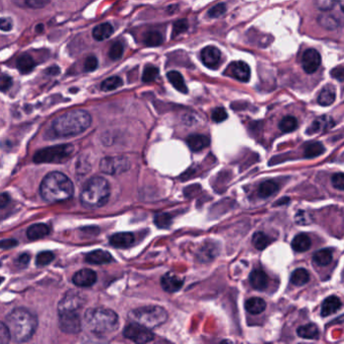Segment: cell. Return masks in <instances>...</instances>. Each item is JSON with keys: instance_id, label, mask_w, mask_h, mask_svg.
Returning a JSON list of instances; mask_svg holds the SVG:
<instances>
[{"instance_id": "6da1fadb", "label": "cell", "mask_w": 344, "mask_h": 344, "mask_svg": "<svg viewBox=\"0 0 344 344\" xmlns=\"http://www.w3.org/2000/svg\"><path fill=\"white\" fill-rule=\"evenodd\" d=\"M91 115L82 109L72 110L59 116L52 124V133L57 138H70L84 133L91 124Z\"/></svg>"}, {"instance_id": "7a4b0ae2", "label": "cell", "mask_w": 344, "mask_h": 344, "mask_svg": "<svg viewBox=\"0 0 344 344\" xmlns=\"http://www.w3.org/2000/svg\"><path fill=\"white\" fill-rule=\"evenodd\" d=\"M6 326L10 338L15 342L28 341L37 327L36 318L23 308L14 309L6 317Z\"/></svg>"}, {"instance_id": "3957f363", "label": "cell", "mask_w": 344, "mask_h": 344, "mask_svg": "<svg viewBox=\"0 0 344 344\" xmlns=\"http://www.w3.org/2000/svg\"><path fill=\"white\" fill-rule=\"evenodd\" d=\"M40 195L50 203L63 202L70 199L74 193L72 181L63 173L48 174L40 184Z\"/></svg>"}, {"instance_id": "277c9868", "label": "cell", "mask_w": 344, "mask_h": 344, "mask_svg": "<svg viewBox=\"0 0 344 344\" xmlns=\"http://www.w3.org/2000/svg\"><path fill=\"white\" fill-rule=\"evenodd\" d=\"M84 323L90 332L104 335L117 329L118 316L114 311L107 308H92L86 311Z\"/></svg>"}, {"instance_id": "5b68a950", "label": "cell", "mask_w": 344, "mask_h": 344, "mask_svg": "<svg viewBox=\"0 0 344 344\" xmlns=\"http://www.w3.org/2000/svg\"><path fill=\"white\" fill-rule=\"evenodd\" d=\"M110 196V187L103 177L91 178L83 187L80 195L81 204L86 208H99L103 206Z\"/></svg>"}, {"instance_id": "8992f818", "label": "cell", "mask_w": 344, "mask_h": 344, "mask_svg": "<svg viewBox=\"0 0 344 344\" xmlns=\"http://www.w3.org/2000/svg\"><path fill=\"white\" fill-rule=\"evenodd\" d=\"M133 322L153 329L163 325L168 319L167 311L160 306H145L133 310L128 314Z\"/></svg>"}, {"instance_id": "52a82bcc", "label": "cell", "mask_w": 344, "mask_h": 344, "mask_svg": "<svg viewBox=\"0 0 344 344\" xmlns=\"http://www.w3.org/2000/svg\"><path fill=\"white\" fill-rule=\"evenodd\" d=\"M74 148L71 145H61L39 150L33 156V162L36 164L44 163H63L66 162L73 154Z\"/></svg>"}, {"instance_id": "ba28073f", "label": "cell", "mask_w": 344, "mask_h": 344, "mask_svg": "<svg viewBox=\"0 0 344 344\" xmlns=\"http://www.w3.org/2000/svg\"><path fill=\"white\" fill-rule=\"evenodd\" d=\"M123 335L125 338L136 343H148L155 339V335L150 328H147L136 322L128 324L124 328Z\"/></svg>"}, {"instance_id": "9c48e42d", "label": "cell", "mask_w": 344, "mask_h": 344, "mask_svg": "<svg viewBox=\"0 0 344 344\" xmlns=\"http://www.w3.org/2000/svg\"><path fill=\"white\" fill-rule=\"evenodd\" d=\"M131 163L125 157H107L100 162L101 172L108 175H119L128 171Z\"/></svg>"}, {"instance_id": "30bf717a", "label": "cell", "mask_w": 344, "mask_h": 344, "mask_svg": "<svg viewBox=\"0 0 344 344\" xmlns=\"http://www.w3.org/2000/svg\"><path fill=\"white\" fill-rule=\"evenodd\" d=\"M84 302L85 297L83 294L77 291H70L59 303L58 312L59 314L66 312H78V310L84 305Z\"/></svg>"}, {"instance_id": "8fae6325", "label": "cell", "mask_w": 344, "mask_h": 344, "mask_svg": "<svg viewBox=\"0 0 344 344\" xmlns=\"http://www.w3.org/2000/svg\"><path fill=\"white\" fill-rule=\"evenodd\" d=\"M59 326L68 334H76L81 331L82 323L78 312H66L59 314Z\"/></svg>"}, {"instance_id": "7c38bea8", "label": "cell", "mask_w": 344, "mask_h": 344, "mask_svg": "<svg viewBox=\"0 0 344 344\" xmlns=\"http://www.w3.org/2000/svg\"><path fill=\"white\" fill-rule=\"evenodd\" d=\"M224 75L231 77L240 82H247L250 78V69L247 64L242 61L230 63L224 71Z\"/></svg>"}, {"instance_id": "4fadbf2b", "label": "cell", "mask_w": 344, "mask_h": 344, "mask_svg": "<svg viewBox=\"0 0 344 344\" xmlns=\"http://www.w3.org/2000/svg\"><path fill=\"white\" fill-rule=\"evenodd\" d=\"M321 64L320 54L314 49H308L302 57V67L307 74L315 73Z\"/></svg>"}, {"instance_id": "5bb4252c", "label": "cell", "mask_w": 344, "mask_h": 344, "mask_svg": "<svg viewBox=\"0 0 344 344\" xmlns=\"http://www.w3.org/2000/svg\"><path fill=\"white\" fill-rule=\"evenodd\" d=\"M200 57H201L202 63L210 69L218 68V66L221 63V53H220V51L217 48L212 47V46L204 48L201 51Z\"/></svg>"}, {"instance_id": "9a60e30c", "label": "cell", "mask_w": 344, "mask_h": 344, "mask_svg": "<svg viewBox=\"0 0 344 344\" xmlns=\"http://www.w3.org/2000/svg\"><path fill=\"white\" fill-rule=\"evenodd\" d=\"M97 281V276L95 272L89 269H83L78 271L73 277V283L77 287L87 288L93 286Z\"/></svg>"}, {"instance_id": "2e32d148", "label": "cell", "mask_w": 344, "mask_h": 344, "mask_svg": "<svg viewBox=\"0 0 344 344\" xmlns=\"http://www.w3.org/2000/svg\"><path fill=\"white\" fill-rule=\"evenodd\" d=\"M249 283L253 289L264 291L269 286V277L262 269H254L249 275Z\"/></svg>"}, {"instance_id": "e0dca14e", "label": "cell", "mask_w": 344, "mask_h": 344, "mask_svg": "<svg viewBox=\"0 0 344 344\" xmlns=\"http://www.w3.org/2000/svg\"><path fill=\"white\" fill-rule=\"evenodd\" d=\"M183 284L184 281L174 273L166 274L161 280V285L163 289L168 293H175L179 291L182 288Z\"/></svg>"}, {"instance_id": "ac0fdd59", "label": "cell", "mask_w": 344, "mask_h": 344, "mask_svg": "<svg viewBox=\"0 0 344 344\" xmlns=\"http://www.w3.org/2000/svg\"><path fill=\"white\" fill-rule=\"evenodd\" d=\"M110 244L117 248H127L135 243V235L131 232H120L113 234L110 239Z\"/></svg>"}, {"instance_id": "d6986e66", "label": "cell", "mask_w": 344, "mask_h": 344, "mask_svg": "<svg viewBox=\"0 0 344 344\" xmlns=\"http://www.w3.org/2000/svg\"><path fill=\"white\" fill-rule=\"evenodd\" d=\"M342 307L341 300L336 296H330L324 300L321 306V315L323 317L336 313Z\"/></svg>"}, {"instance_id": "ffe728a7", "label": "cell", "mask_w": 344, "mask_h": 344, "mask_svg": "<svg viewBox=\"0 0 344 344\" xmlns=\"http://www.w3.org/2000/svg\"><path fill=\"white\" fill-rule=\"evenodd\" d=\"M210 140L204 135H192L187 139V145L193 152H199L208 147Z\"/></svg>"}, {"instance_id": "44dd1931", "label": "cell", "mask_w": 344, "mask_h": 344, "mask_svg": "<svg viewBox=\"0 0 344 344\" xmlns=\"http://www.w3.org/2000/svg\"><path fill=\"white\" fill-rule=\"evenodd\" d=\"M334 125V121L329 116H321L317 118L307 130L308 135H314L325 130H329Z\"/></svg>"}, {"instance_id": "7402d4cb", "label": "cell", "mask_w": 344, "mask_h": 344, "mask_svg": "<svg viewBox=\"0 0 344 344\" xmlns=\"http://www.w3.org/2000/svg\"><path fill=\"white\" fill-rule=\"evenodd\" d=\"M113 261L111 254L104 250H94L86 255V262L92 265H104Z\"/></svg>"}, {"instance_id": "603a6c76", "label": "cell", "mask_w": 344, "mask_h": 344, "mask_svg": "<svg viewBox=\"0 0 344 344\" xmlns=\"http://www.w3.org/2000/svg\"><path fill=\"white\" fill-rule=\"evenodd\" d=\"M335 98H336L335 88L332 85H327L321 90L318 96V103L321 106H329L332 103H334Z\"/></svg>"}, {"instance_id": "cb8c5ba5", "label": "cell", "mask_w": 344, "mask_h": 344, "mask_svg": "<svg viewBox=\"0 0 344 344\" xmlns=\"http://www.w3.org/2000/svg\"><path fill=\"white\" fill-rule=\"evenodd\" d=\"M113 26L110 23H101L93 28L92 35L96 40L102 41L109 38L113 33Z\"/></svg>"}, {"instance_id": "d4e9b609", "label": "cell", "mask_w": 344, "mask_h": 344, "mask_svg": "<svg viewBox=\"0 0 344 344\" xmlns=\"http://www.w3.org/2000/svg\"><path fill=\"white\" fill-rule=\"evenodd\" d=\"M311 238L305 233H300L296 235L292 241V247L295 251L304 252L311 247Z\"/></svg>"}, {"instance_id": "484cf974", "label": "cell", "mask_w": 344, "mask_h": 344, "mask_svg": "<svg viewBox=\"0 0 344 344\" xmlns=\"http://www.w3.org/2000/svg\"><path fill=\"white\" fill-rule=\"evenodd\" d=\"M297 333L299 337L304 339H318L320 336L318 327L313 323L300 326L297 330Z\"/></svg>"}, {"instance_id": "4316f807", "label": "cell", "mask_w": 344, "mask_h": 344, "mask_svg": "<svg viewBox=\"0 0 344 344\" xmlns=\"http://www.w3.org/2000/svg\"><path fill=\"white\" fill-rule=\"evenodd\" d=\"M267 308L266 302L262 298H250L245 302V309L252 315L263 313Z\"/></svg>"}, {"instance_id": "83f0119b", "label": "cell", "mask_w": 344, "mask_h": 344, "mask_svg": "<svg viewBox=\"0 0 344 344\" xmlns=\"http://www.w3.org/2000/svg\"><path fill=\"white\" fill-rule=\"evenodd\" d=\"M49 233H50L49 226L47 224H42V223L31 225L27 229V232H26L27 237L29 239H39V238L46 237Z\"/></svg>"}, {"instance_id": "f1b7e54d", "label": "cell", "mask_w": 344, "mask_h": 344, "mask_svg": "<svg viewBox=\"0 0 344 344\" xmlns=\"http://www.w3.org/2000/svg\"><path fill=\"white\" fill-rule=\"evenodd\" d=\"M17 69L19 70V72L21 74H28L30 73L34 67H35V63L32 59L31 56L27 55V54H23L21 55L18 59H17Z\"/></svg>"}, {"instance_id": "f546056e", "label": "cell", "mask_w": 344, "mask_h": 344, "mask_svg": "<svg viewBox=\"0 0 344 344\" xmlns=\"http://www.w3.org/2000/svg\"><path fill=\"white\" fill-rule=\"evenodd\" d=\"M332 259H333L332 251L331 249L328 248L318 250L313 255V262L320 267L328 266L332 262Z\"/></svg>"}, {"instance_id": "4dcf8cb0", "label": "cell", "mask_w": 344, "mask_h": 344, "mask_svg": "<svg viewBox=\"0 0 344 344\" xmlns=\"http://www.w3.org/2000/svg\"><path fill=\"white\" fill-rule=\"evenodd\" d=\"M279 190V185L275 182V181H266L264 183H262L259 187L257 190V194L261 198H268L272 195H274L275 193H277V191Z\"/></svg>"}, {"instance_id": "1f68e13d", "label": "cell", "mask_w": 344, "mask_h": 344, "mask_svg": "<svg viewBox=\"0 0 344 344\" xmlns=\"http://www.w3.org/2000/svg\"><path fill=\"white\" fill-rule=\"evenodd\" d=\"M168 79L173 86L181 93H188V87L184 81L182 75L177 71H171L168 73Z\"/></svg>"}, {"instance_id": "d6a6232c", "label": "cell", "mask_w": 344, "mask_h": 344, "mask_svg": "<svg viewBox=\"0 0 344 344\" xmlns=\"http://www.w3.org/2000/svg\"><path fill=\"white\" fill-rule=\"evenodd\" d=\"M310 280V275L305 269H297L293 272L291 276V282L296 286H304L306 285Z\"/></svg>"}, {"instance_id": "836d02e7", "label": "cell", "mask_w": 344, "mask_h": 344, "mask_svg": "<svg viewBox=\"0 0 344 344\" xmlns=\"http://www.w3.org/2000/svg\"><path fill=\"white\" fill-rule=\"evenodd\" d=\"M164 40V37L160 31L152 30L145 34L144 42L149 47H157L160 46Z\"/></svg>"}, {"instance_id": "e575fe53", "label": "cell", "mask_w": 344, "mask_h": 344, "mask_svg": "<svg viewBox=\"0 0 344 344\" xmlns=\"http://www.w3.org/2000/svg\"><path fill=\"white\" fill-rule=\"evenodd\" d=\"M271 243V238L264 232H256L252 236V244L259 250H264Z\"/></svg>"}, {"instance_id": "d590c367", "label": "cell", "mask_w": 344, "mask_h": 344, "mask_svg": "<svg viewBox=\"0 0 344 344\" xmlns=\"http://www.w3.org/2000/svg\"><path fill=\"white\" fill-rule=\"evenodd\" d=\"M325 152V148L321 143H313L306 147L305 149V158L307 159H313L320 155H322Z\"/></svg>"}, {"instance_id": "8d00e7d4", "label": "cell", "mask_w": 344, "mask_h": 344, "mask_svg": "<svg viewBox=\"0 0 344 344\" xmlns=\"http://www.w3.org/2000/svg\"><path fill=\"white\" fill-rule=\"evenodd\" d=\"M279 127L283 133H292L298 127V120L294 116H286L280 121Z\"/></svg>"}, {"instance_id": "74e56055", "label": "cell", "mask_w": 344, "mask_h": 344, "mask_svg": "<svg viewBox=\"0 0 344 344\" xmlns=\"http://www.w3.org/2000/svg\"><path fill=\"white\" fill-rule=\"evenodd\" d=\"M14 3L20 7H26V8H42L46 5L49 4L50 0H13Z\"/></svg>"}, {"instance_id": "f35d334b", "label": "cell", "mask_w": 344, "mask_h": 344, "mask_svg": "<svg viewBox=\"0 0 344 344\" xmlns=\"http://www.w3.org/2000/svg\"><path fill=\"white\" fill-rule=\"evenodd\" d=\"M120 86H122V80L121 78L114 76V77H110L106 80H104L101 84V90L102 91H112L115 90L117 88H119Z\"/></svg>"}, {"instance_id": "ab89813d", "label": "cell", "mask_w": 344, "mask_h": 344, "mask_svg": "<svg viewBox=\"0 0 344 344\" xmlns=\"http://www.w3.org/2000/svg\"><path fill=\"white\" fill-rule=\"evenodd\" d=\"M319 23L327 29H334L339 25L337 18H335L333 15L319 16Z\"/></svg>"}, {"instance_id": "60d3db41", "label": "cell", "mask_w": 344, "mask_h": 344, "mask_svg": "<svg viewBox=\"0 0 344 344\" xmlns=\"http://www.w3.org/2000/svg\"><path fill=\"white\" fill-rule=\"evenodd\" d=\"M159 75V69L154 66H148L146 67L144 74H143V81L145 83H151L156 80V78Z\"/></svg>"}, {"instance_id": "b9f144b4", "label": "cell", "mask_w": 344, "mask_h": 344, "mask_svg": "<svg viewBox=\"0 0 344 344\" xmlns=\"http://www.w3.org/2000/svg\"><path fill=\"white\" fill-rule=\"evenodd\" d=\"M123 52H124V48H123L122 42L116 41L111 46L109 50V57L111 60H114V61L119 60L122 57Z\"/></svg>"}, {"instance_id": "7bdbcfd3", "label": "cell", "mask_w": 344, "mask_h": 344, "mask_svg": "<svg viewBox=\"0 0 344 344\" xmlns=\"http://www.w3.org/2000/svg\"><path fill=\"white\" fill-rule=\"evenodd\" d=\"M155 223L160 228H167L172 223V217L166 213L157 214L155 217Z\"/></svg>"}, {"instance_id": "ee69618b", "label": "cell", "mask_w": 344, "mask_h": 344, "mask_svg": "<svg viewBox=\"0 0 344 344\" xmlns=\"http://www.w3.org/2000/svg\"><path fill=\"white\" fill-rule=\"evenodd\" d=\"M55 256H54V253L51 252V251H42V252H39L36 256V265L38 267H44V266H47L49 265L50 263H52L54 261Z\"/></svg>"}, {"instance_id": "f6af8a7d", "label": "cell", "mask_w": 344, "mask_h": 344, "mask_svg": "<svg viewBox=\"0 0 344 344\" xmlns=\"http://www.w3.org/2000/svg\"><path fill=\"white\" fill-rule=\"evenodd\" d=\"M338 0H314L315 5L322 11H328L334 8Z\"/></svg>"}, {"instance_id": "bcb514c9", "label": "cell", "mask_w": 344, "mask_h": 344, "mask_svg": "<svg viewBox=\"0 0 344 344\" xmlns=\"http://www.w3.org/2000/svg\"><path fill=\"white\" fill-rule=\"evenodd\" d=\"M227 116L228 115H227L226 110L222 107H218L212 112V120L214 122H217V123H220V122L226 120Z\"/></svg>"}, {"instance_id": "7dc6e473", "label": "cell", "mask_w": 344, "mask_h": 344, "mask_svg": "<svg viewBox=\"0 0 344 344\" xmlns=\"http://www.w3.org/2000/svg\"><path fill=\"white\" fill-rule=\"evenodd\" d=\"M226 11V6L225 4H217L215 6H213L209 11H208V15L209 17H212V18H216V17H219L221 15H223Z\"/></svg>"}, {"instance_id": "c3c4849f", "label": "cell", "mask_w": 344, "mask_h": 344, "mask_svg": "<svg viewBox=\"0 0 344 344\" xmlns=\"http://www.w3.org/2000/svg\"><path fill=\"white\" fill-rule=\"evenodd\" d=\"M98 67V60L95 56H89L84 62V69L86 72H92Z\"/></svg>"}, {"instance_id": "681fc988", "label": "cell", "mask_w": 344, "mask_h": 344, "mask_svg": "<svg viewBox=\"0 0 344 344\" xmlns=\"http://www.w3.org/2000/svg\"><path fill=\"white\" fill-rule=\"evenodd\" d=\"M188 28V22L186 19H182V20H178L177 22L174 23V27H173V34L179 35L180 33L186 31Z\"/></svg>"}, {"instance_id": "f907efd6", "label": "cell", "mask_w": 344, "mask_h": 344, "mask_svg": "<svg viewBox=\"0 0 344 344\" xmlns=\"http://www.w3.org/2000/svg\"><path fill=\"white\" fill-rule=\"evenodd\" d=\"M332 184L333 186L338 189L339 191H343L344 190V176L342 173H338V174H335L333 175L332 179Z\"/></svg>"}, {"instance_id": "816d5d0a", "label": "cell", "mask_w": 344, "mask_h": 344, "mask_svg": "<svg viewBox=\"0 0 344 344\" xmlns=\"http://www.w3.org/2000/svg\"><path fill=\"white\" fill-rule=\"evenodd\" d=\"M10 334L7 329L6 324L0 322V344H5L9 342Z\"/></svg>"}, {"instance_id": "f5cc1de1", "label": "cell", "mask_w": 344, "mask_h": 344, "mask_svg": "<svg viewBox=\"0 0 344 344\" xmlns=\"http://www.w3.org/2000/svg\"><path fill=\"white\" fill-rule=\"evenodd\" d=\"M12 86V79L8 76H0V91H6Z\"/></svg>"}, {"instance_id": "db71d44e", "label": "cell", "mask_w": 344, "mask_h": 344, "mask_svg": "<svg viewBox=\"0 0 344 344\" xmlns=\"http://www.w3.org/2000/svg\"><path fill=\"white\" fill-rule=\"evenodd\" d=\"M12 28V20L9 17L0 18V29L3 31H9Z\"/></svg>"}, {"instance_id": "11a10c76", "label": "cell", "mask_w": 344, "mask_h": 344, "mask_svg": "<svg viewBox=\"0 0 344 344\" xmlns=\"http://www.w3.org/2000/svg\"><path fill=\"white\" fill-rule=\"evenodd\" d=\"M331 75H332V77H333L334 79H336V80H338V81H340V82H343V67H342V66H339V67L333 69L332 72H331Z\"/></svg>"}, {"instance_id": "9f6ffc18", "label": "cell", "mask_w": 344, "mask_h": 344, "mask_svg": "<svg viewBox=\"0 0 344 344\" xmlns=\"http://www.w3.org/2000/svg\"><path fill=\"white\" fill-rule=\"evenodd\" d=\"M17 244V241L14 239H4L0 241V248H11Z\"/></svg>"}, {"instance_id": "6f0895ef", "label": "cell", "mask_w": 344, "mask_h": 344, "mask_svg": "<svg viewBox=\"0 0 344 344\" xmlns=\"http://www.w3.org/2000/svg\"><path fill=\"white\" fill-rule=\"evenodd\" d=\"M28 262H29V255H28L27 253H22V254H20L19 257L17 259V264L20 265V266H22V267L26 266V265L28 264Z\"/></svg>"}, {"instance_id": "680465c9", "label": "cell", "mask_w": 344, "mask_h": 344, "mask_svg": "<svg viewBox=\"0 0 344 344\" xmlns=\"http://www.w3.org/2000/svg\"><path fill=\"white\" fill-rule=\"evenodd\" d=\"M9 196L7 194H0V208L5 207L9 203Z\"/></svg>"}, {"instance_id": "91938a15", "label": "cell", "mask_w": 344, "mask_h": 344, "mask_svg": "<svg viewBox=\"0 0 344 344\" xmlns=\"http://www.w3.org/2000/svg\"><path fill=\"white\" fill-rule=\"evenodd\" d=\"M2 281H3V279H2V278H1V277H0V284H1V283H2Z\"/></svg>"}]
</instances>
